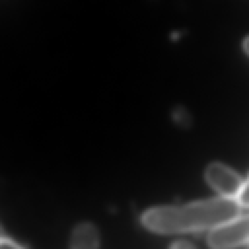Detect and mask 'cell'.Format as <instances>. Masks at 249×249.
<instances>
[{"label":"cell","instance_id":"cell-1","mask_svg":"<svg viewBox=\"0 0 249 249\" xmlns=\"http://www.w3.org/2000/svg\"><path fill=\"white\" fill-rule=\"evenodd\" d=\"M241 205L235 198L217 197L175 206H159L146 210L142 225L162 234L197 232L213 228L239 215Z\"/></svg>","mask_w":249,"mask_h":249},{"label":"cell","instance_id":"cell-2","mask_svg":"<svg viewBox=\"0 0 249 249\" xmlns=\"http://www.w3.org/2000/svg\"><path fill=\"white\" fill-rule=\"evenodd\" d=\"M249 242V215H238L209 231L211 249H233Z\"/></svg>","mask_w":249,"mask_h":249},{"label":"cell","instance_id":"cell-3","mask_svg":"<svg viewBox=\"0 0 249 249\" xmlns=\"http://www.w3.org/2000/svg\"><path fill=\"white\" fill-rule=\"evenodd\" d=\"M204 177L221 196L229 198L236 199L244 184L243 179L237 172L222 162L210 163L205 169Z\"/></svg>","mask_w":249,"mask_h":249},{"label":"cell","instance_id":"cell-4","mask_svg":"<svg viewBox=\"0 0 249 249\" xmlns=\"http://www.w3.org/2000/svg\"><path fill=\"white\" fill-rule=\"evenodd\" d=\"M99 235L94 226L89 223L79 225L71 237V249H98Z\"/></svg>","mask_w":249,"mask_h":249},{"label":"cell","instance_id":"cell-5","mask_svg":"<svg viewBox=\"0 0 249 249\" xmlns=\"http://www.w3.org/2000/svg\"><path fill=\"white\" fill-rule=\"evenodd\" d=\"M236 200L241 206L249 207V178L244 182L243 187L236 197Z\"/></svg>","mask_w":249,"mask_h":249},{"label":"cell","instance_id":"cell-6","mask_svg":"<svg viewBox=\"0 0 249 249\" xmlns=\"http://www.w3.org/2000/svg\"><path fill=\"white\" fill-rule=\"evenodd\" d=\"M0 249H23L18 243L14 242L13 240L1 238L0 239Z\"/></svg>","mask_w":249,"mask_h":249},{"label":"cell","instance_id":"cell-7","mask_svg":"<svg viewBox=\"0 0 249 249\" xmlns=\"http://www.w3.org/2000/svg\"><path fill=\"white\" fill-rule=\"evenodd\" d=\"M169 249H196V247L188 241L178 240L173 242Z\"/></svg>","mask_w":249,"mask_h":249},{"label":"cell","instance_id":"cell-8","mask_svg":"<svg viewBox=\"0 0 249 249\" xmlns=\"http://www.w3.org/2000/svg\"><path fill=\"white\" fill-rule=\"evenodd\" d=\"M243 48L246 51V53L249 54V37H247L243 42Z\"/></svg>","mask_w":249,"mask_h":249}]
</instances>
